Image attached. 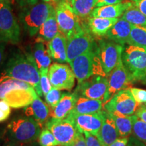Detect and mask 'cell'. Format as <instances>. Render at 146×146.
<instances>
[{
    "instance_id": "cell-1",
    "label": "cell",
    "mask_w": 146,
    "mask_h": 146,
    "mask_svg": "<svg viewBox=\"0 0 146 146\" xmlns=\"http://www.w3.org/2000/svg\"><path fill=\"white\" fill-rule=\"evenodd\" d=\"M0 76L29 83L35 89L38 96H43L40 86L39 70L31 54L14 53L8 60Z\"/></svg>"
},
{
    "instance_id": "cell-2",
    "label": "cell",
    "mask_w": 146,
    "mask_h": 146,
    "mask_svg": "<svg viewBox=\"0 0 146 146\" xmlns=\"http://www.w3.org/2000/svg\"><path fill=\"white\" fill-rule=\"evenodd\" d=\"M41 126L33 118L18 117L8 124L5 136L8 141L26 144L34 142L39 137Z\"/></svg>"
},
{
    "instance_id": "cell-3",
    "label": "cell",
    "mask_w": 146,
    "mask_h": 146,
    "mask_svg": "<svg viewBox=\"0 0 146 146\" xmlns=\"http://www.w3.org/2000/svg\"><path fill=\"white\" fill-rule=\"evenodd\" d=\"M78 84L94 75L106 76L99 57L98 46L69 62Z\"/></svg>"
},
{
    "instance_id": "cell-4",
    "label": "cell",
    "mask_w": 146,
    "mask_h": 146,
    "mask_svg": "<svg viewBox=\"0 0 146 146\" xmlns=\"http://www.w3.org/2000/svg\"><path fill=\"white\" fill-rule=\"evenodd\" d=\"M123 62L133 83L146 81V48L128 44L124 47Z\"/></svg>"
},
{
    "instance_id": "cell-5",
    "label": "cell",
    "mask_w": 146,
    "mask_h": 146,
    "mask_svg": "<svg viewBox=\"0 0 146 146\" xmlns=\"http://www.w3.org/2000/svg\"><path fill=\"white\" fill-rule=\"evenodd\" d=\"M54 7L50 3L43 1L23 8L20 19L24 29L29 36L35 35L39 32Z\"/></svg>"
},
{
    "instance_id": "cell-6",
    "label": "cell",
    "mask_w": 146,
    "mask_h": 146,
    "mask_svg": "<svg viewBox=\"0 0 146 146\" xmlns=\"http://www.w3.org/2000/svg\"><path fill=\"white\" fill-rule=\"evenodd\" d=\"M55 10L60 32L66 39L83 29L85 24L81 23V18L75 13L70 3L60 0L55 5Z\"/></svg>"
},
{
    "instance_id": "cell-7",
    "label": "cell",
    "mask_w": 146,
    "mask_h": 146,
    "mask_svg": "<svg viewBox=\"0 0 146 146\" xmlns=\"http://www.w3.org/2000/svg\"><path fill=\"white\" fill-rule=\"evenodd\" d=\"M21 39V27L11 5L0 2V43L17 44Z\"/></svg>"
},
{
    "instance_id": "cell-8",
    "label": "cell",
    "mask_w": 146,
    "mask_h": 146,
    "mask_svg": "<svg viewBox=\"0 0 146 146\" xmlns=\"http://www.w3.org/2000/svg\"><path fill=\"white\" fill-rule=\"evenodd\" d=\"M45 127L54 134L59 145L64 146L70 144L81 133L70 115L63 119L50 118L45 123Z\"/></svg>"
},
{
    "instance_id": "cell-9",
    "label": "cell",
    "mask_w": 146,
    "mask_h": 146,
    "mask_svg": "<svg viewBox=\"0 0 146 146\" xmlns=\"http://www.w3.org/2000/svg\"><path fill=\"white\" fill-rule=\"evenodd\" d=\"M105 110L110 114L133 116L139 108L130 89H123L112 96L104 105Z\"/></svg>"
},
{
    "instance_id": "cell-10",
    "label": "cell",
    "mask_w": 146,
    "mask_h": 146,
    "mask_svg": "<svg viewBox=\"0 0 146 146\" xmlns=\"http://www.w3.org/2000/svg\"><path fill=\"white\" fill-rule=\"evenodd\" d=\"M96 46L87 25H84L82 30L74 34L67 39V58L68 63L74 58Z\"/></svg>"
},
{
    "instance_id": "cell-11",
    "label": "cell",
    "mask_w": 146,
    "mask_h": 146,
    "mask_svg": "<svg viewBox=\"0 0 146 146\" xmlns=\"http://www.w3.org/2000/svg\"><path fill=\"white\" fill-rule=\"evenodd\" d=\"M124 47L113 41H100L98 51L101 63L106 76L123 61Z\"/></svg>"
},
{
    "instance_id": "cell-12",
    "label": "cell",
    "mask_w": 146,
    "mask_h": 146,
    "mask_svg": "<svg viewBox=\"0 0 146 146\" xmlns=\"http://www.w3.org/2000/svg\"><path fill=\"white\" fill-rule=\"evenodd\" d=\"M107 77L108 88L103 99L104 105L118 91L128 88L131 89L133 84L130 74L125 68L123 61L118 64Z\"/></svg>"
},
{
    "instance_id": "cell-13",
    "label": "cell",
    "mask_w": 146,
    "mask_h": 146,
    "mask_svg": "<svg viewBox=\"0 0 146 146\" xmlns=\"http://www.w3.org/2000/svg\"><path fill=\"white\" fill-rule=\"evenodd\" d=\"M48 76L54 88L70 91L74 86L75 75L71 67L64 64L56 62L50 65Z\"/></svg>"
},
{
    "instance_id": "cell-14",
    "label": "cell",
    "mask_w": 146,
    "mask_h": 146,
    "mask_svg": "<svg viewBox=\"0 0 146 146\" xmlns=\"http://www.w3.org/2000/svg\"><path fill=\"white\" fill-rule=\"evenodd\" d=\"M107 88V76L94 75L78 84L74 91L78 96L103 101Z\"/></svg>"
},
{
    "instance_id": "cell-15",
    "label": "cell",
    "mask_w": 146,
    "mask_h": 146,
    "mask_svg": "<svg viewBox=\"0 0 146 146\" xmlns=\"http://www.w3.org/2000/svg\"><path fill=\"white\" fill-rule=\"evenodd\" d=\"M69 115L73 118L80 132H88L95 136H98L104 118V110L91 114Z\"/></svg>"
},
{
    "instance_id": "cell-16",
    "label": "cell",
    "mask_w": 146,
    "mask_h": 146,
    "mask_svg": "<svg viewBox=\"0 0 146 146\" xmlns=\"http://www.w3.org/2000/svg\"><path fill=\"white\" fill-rule=\"evenodd\" d=\"M37 96L33 87L31 89L16 87L8 91L2 100H5L11 108H20L30 105Z\"/></svg>"
},
{
    "instance_id": "cell-17",
    "label": "cell",
    "mask_w": 146,
    "mask_h": 146,
    "mask_svg": "<svg viewBox=\"0 0 146 146\" xmlns=\"http://www.w3.org/2000/svg\"><path fill=\"white\" fill-rule=\"evenodd\" d=\"M25 115L37 122L42 127L48 120L50 115V110L48 106L42 100L39 96L35 98L30 105L24 108Z\"/></svg>"
},
{
    "instance_id": "cell-18",
    "label": "cell",
    "mask_w": 146,
    "mask_h": 146,
    "mask_svg": "<svg viewBox=\"0 0 146 146\" xmlns=\"http://www.w3.org/2000/svg\"><path fill=\"white\" fill-rule=\"evenodd\" d=\"M133 25L126 20L120 18L110 29L106 36L110 41L124 46L128 44Z\"/></svg>"
},
{
    "instance_id": "cell-19",
    "label": "cell",
    "mask_w": 146,
    "mask_h": 146,
    "mask_svg": "<svg viewBox=\"0 0 146 146\" xmlns=\"http://www.w3.org/2000/svg\"><path fill=\"white\" fill-rule=\"evenodd\" d=\"M66 49L67 39L61 32L47 43V50L50 57L58 63H68Z\"/></svg>"
},
{
    "instance_id": "cell-20",
    "label": "cell",
    "mask_w": 146,
    "mask_h": 146,
    "mask_svg": "<svg viewBox=\"0 0 146 146\" xmlns=\"http://www.w3.org/2000/svg\"><path fill=\"white\" fill-rule=\"evenodd\" d=\"M75 91L73 93L63 92L58 104L52 108V118L63 119L66 118L74 108L78 98Z\"/></svg>"
},
{
    "instance_id": "cell-21",
    "label": "cell",
    "mask_w": 146,
    "mask_h": 146,
    "mask_svg": "<svg viewBox=\"0 0 146 146\" xmlns=\"http://www.w3.org/2000/svg\"><path fill=\"white\" fill-rule=\"evenodd\" d=\"M132 1L119 3L116 4L104 5L95 8L91 12L90 16L106 18H116L122 16L128 9L133 6Z\"/></svg>"
},
{
    "instance_id": "cell-22",
    "label": "cell",
    "mask_w": 146,
    "mask_h": 146,
    "mask_svg": "<svg viewBox=\"0 0 146 146\" xmlns=\"http://www.w3.org/2000/svg\"><path fill=\"white\" fill-rule=\"evenodd\" d=\"M119 133L110 114L104 110V118L98 137L105 146H109L118 138Z\"/></svg>"
},
{
    "instance_id": "cell-23",
    "label": "cell",
    "mask_w": 146,
    "mask_h": 146,
    "mask_svg": "<svg viewBox=\"0 0 146 146\" xmlns=\"http://www.w3.org/2000/svg\"><path fill=\"white\" fill-rule=\"evenodd\" d=\"M87 19V26L89 31L97 36H105L118 21V18H106L94 16H89Z\"/></svg>"
},
{
    "instance_id": "cell-24",
    "label": "cell",
    "mask_w": 146,
    "mask_h": 146,
    "mask_svg": "<svg viewBox=\"0 0 146 146\" xmlns=\"http://www.w3.org/2000/svg\"><path fill=\"white\" fill-rule=\"evenodd\" d=\"M45 43L46 42L37 37L31 54L39 70L49 68L52 63V58L49 54L47 45H45Z\"/></svg>"
},
{
    "instance_id": "cell-25",
    "label": "cell",
    "mask_w": 146,
    "mask_h": 146,
    "mask_svg": "<svg viewBox=\"0 0 146 146\" xmlns=\"http://www.w3.org/2000/svg\"><path fill=\"white\" fill-rule=\"evenodd\" d=\"M103 106V101L101 100H93L79 96L70 114L78 115L98 112L102 110Z\"/></svg>"
},
{
    "instance_id": "cell-26",
    "label": "cell",
    "mask_w": 146,
    "mask_h": 146,
    "mask_svg": "<svg viewBox=\"0 0 146 146\" xmlns=\"http://www.w3.org/2000/svg\"><path fill=\"white\" fill-rule=\"evenodd\" d=\"M60 33L59 27L56 19L55 7L51 11L50 16L47 18L38 32V38L45 42H49Z\"/></svg>"
},
{
    "instance_id": "cell-27",
    "label": "cell",
    "mask_w": 146,
    "mask_h": 146,
    "mask_svg": "<svg viewBox=\"0 0 146 146\" xmlns=\"http://www.w3.org/2000/svg\"><path fill=\"white\" fill-rule=\"evenodd\" d=\"M110 115L114 120L120 137H127L132 134L133 126V116H125L116 114H110Z\"/></svg>"
},
{
    "instance_id": "cell-28",
    "label": "cell",
    "mask_w": 146,
    "mask_h": 146,
    "mask_svg": "<svg viewBox=\"0 0 146 146\" xmlns=\"http://www.w3.org/2000/svg\"><path fill=\"white\" fill-rule=\"evenodd\" d=\"M96 0H71L70 3L75 13L81 19L89 17L96 7Z\"/></svg>"
},
{
    "instance_id": "cell-29",
    "label": "cell",
    "mask_w": 146,
    "mask_h": 146,
    "mask_svg": "<svg viewBox=\"0 0 146 146\" xmlns=\"http://www.w3.org/2000/svg\"><path fill=\"white\" fill-rule=\"evenodd\" d=\"M128 44L146 48V26L133 25Z\"/></svg>"
},
{
    "instance_id": "cell-30",
    "label": "cell",
    "mask_w": 146,
    "mask_h": 146,
    "mask_svg": "<svg viewBox=\"0 0 146 146\" xmlns=\"http://www.w3.org/2000/svg\"><path fill=\"white\" fill-rule=\"evenodd\" d=\"M121 18L126 20L132 25L146 26V16L134 5L128 9L122 15Z\"/></svg>"
},
{
    "instance_id": "cell-31",
    "label": "cell",
    "mask_w": 146,
    "mask_h": 146,
    "mask_svg": "<svg viewBox=\"0 0 146 146\" xmlns=\"http://www.w3.org/2000/svg\"><path fill=\"white\" fill-rule=\"evenodd\" d=\"M133 135L146 145V123L142 121L136 115H133Z\"/></svg>"
},
{
    "instance_id": "cell-32",
    "label": "cell",
    "mask_w": 146,
    "mask_h": 146,
    "mask_svg": "<svg viewBox=\"0 0 146 146\" xmlns=\"http://www.w3.org/2000/svg\"><path fill=\"white\" fill-rule=\"evenodd\" d=\"M38 139L40 146H58L59 145L54 134L46 127L41 131Z\"/></svg>"
},
{
    "instance_id": "cell-33",
    "label": "cell",
    "mask_w": 146,
    "mask_h": 146,
    "mask_svg": "<svg viewBox=\"0 0 146 146\" xmlns=\"http://www.w3.org/2000/svg\"><path fill=\"white\" fill-rule=\"evenodd\" d=\"M62 93L60 89L52 87L47 94L45 96V100L47 105L53 108L58 104L61 98Z\"/></svg>"
},
{
    "instance_id": "cell-34",
    "label": "cell",
    "mask_w": 146,
    "mask_h": 146,
    "mask_svg": "<svg viewBox=\"0 0 146 146\" xmlns=\"http://www.w3.org/2000/svg\"><path fill=\"white\" fill-rule=\"evenodd\" d=\"M48 68H41L40 72V86H41L42 93L43 96H45L52 89V84L50 83V78L48 76Z\"/></svg>"
},
{
    "instance_id": "cell-35",
    "label": "cell",
    "mask_w": 146,
    "mask_h": 146,
    "mask_svg": "<svg viewBox=\"0 0 146 146\" xmlns=\"http://www.w3.org/2000/svg\"><path fill=\"white\" fill-rule=\"evenodd\" d=\"M130 91L134 99L139 104H145L146 103V90L137 87H131Z\"/></svg>"
},
{
    "instance_id": "cell-36",
    "label": "cell",
    "mask_w": 146,
    "mask_h": 146,
    "mask_svg": "<svg viewBox=\"0 0 146 146\" xmlns=\"http://www.w3.org/2000/svg\"><path fill=\"white\" fill-rule=\"evenodd\" d=\"M83 135L85 138L86 146H105L98 137L88 132H83Z\"/></svg>"
},
{
    "instance_id": "cell-37",
    "label": "cell",
    "mask_w": 146,
    "mask_h": 146,
    "mask_svg": "<svg viewBox=\"0 0 146 146\" xmlns=\"http://www.w3.org/2000/svg\"><path fill=\"white\" fill-rule=\"evenodd\" d=\"M67 146H86L85 138L83 135V133H78V135L74 139V141Z\"/></svg>"
},
{
    "instance_id": "cell-38",
    "label": "cell",
    "mask_w": 146,
    "mask_h": 146,
    "mask_svg": "<svg viewBox=\"0 0 146 146\" xmlns=\"http://www.w3.org/2000/svg\"><path fill=\"white\" fill-rule=\"evenodd\" d=\"M135 115L142 121L146 123V106L144 104L139 106L135 112Z\"/></svg>"
},
{
    "instance_id": "cell-39",
    "label": "cell",
    "mask_w": 146,
    "mask_h": 146,
    "mask_svg": "<svg viewBox=\"0 0 146 146\" xmlns=\"http://www.w3.org/2000/svg\"><path fill=\"white\" fill-rule=\"evenodd\" d=\"M96 7H101L104 5H113L121 3L123 0H96Z\"/></svg>"
},
{
    "instance_id": "cell-40",
    "label": "cell",
    "mask_w": 146,
    "mask_h": 146,
    "mask_svg": "<svg viewBox=\"0 0 146 146\" xmlns=\"http://www.w3.org/2000/svg\"><path fill=\"white\" fill-rule=\"evenodd\" d=\"M16 1L18 5L22 8L31 6L38 2V0H16Z\"/></svg>"
},
{
    "instance_id": "cell-41",
    "label": "cell",
    "mask_w": 146,
    "mask_h": 146,
    "mask_svg": "<svg viewBox=\"0 0 146 146\" xmlns=\"http://www.w3.org/2000/svg\"><path fill=\"white\" fill-rule=\"evenodd\" d=\"M127 146H146V145L143 142L141 141L134 135H133L129 137Z\"/></svg>"
},
{
    "instance_id": "cell-42",
    "label": "cell",
    "mask_w": 146,
    "mask_h": 146,
    "mask_svg": "<svg viewBox=\"0 0 146 146\" xmlns=\"http://www.w3.org/2000/svg\"><path fill=\"white\" fill-rule=\"evenodd\" d=\"M129 137H127L118 138L116 141L113 142L109 146H127L128 142H129Z\"/></svg>"
},
{
    "instance_id": "cell-43",
    "label": "cell",
    "mask_w": 146,
    "mask_h": 146,
    "mask_svg": "<svg viewBox=\"0 0 146 146\" xmlns=\"http://www.w3.org/2000/svg\"><path fill=\"white\" fill-rule=\"evenodd\" d=\"M134 5L146 16V0H137L134 3Z\"/></svg>"
},
{
    "instance_id": "cell-44",
    "label": "cell",
    "mask_w": 146,
    "mask_h": 146,
    "mask_svg": "<svg viewBox=\"0 0 146 146\" xmlns=\"http://www.w3.org/2000/svg\"><path fill=\"white\" fill-rule=\"evenodd\" d=\"M11 112L4 110L2 108H0V123H2L6 120L10 116Z\"/></svg>"
},
{
    "instance_id": "cell-45",
    "label": "cell",
    "mask_w": 146,
    "mask_h": 146,
    "mask_svg": "<svg viewBox=\"0 0 146 146\" xmlns=\"http://www.w3.org/2000/svg\"><path fill=\"white\" fill-rule=\"evenodd\" d=\"M5 50V43H0V65L2 63L3 58H4Z\"/></svg>"
},
{
    "instance_id": "cell-46",
    "label": "cell",
    "mask_w": 146,
    "mask_h": 146,
    "mask_svg": "<svg viewBox=\"0 0 146 146\" xmlns=\"http://www.w3.org/2000/svg\"><path fill=\"white\" fill-rule=\"evenodd\" d=\"M24 144L22 143H15V142H12V141H8L6 144H5L3 146H23Z\"/></svg>"
},
{
    "instance_id": "cell-47",
    "label": "cell",
    "mask_w": 146,
    "mask_h": 146,
    "mask_svg": "<svg viewBox=\"0 0 146 146\" xmlns=\"http://www.w3.org/2000/svg\"><path fill=\"white\" fill-rule=\"evenodd\" d=\"M60 1V0H43V1H44V2L49 3H50V4H52V5H56Z\"/></svg>"
},
{
    "instance_id": "cell-48",
    "label": "cell",
    "mask_w": 146,
    "mask_h": 146,
    "mask_svg": "<svg viewBox=\"0 0 146 146\" xmlns=\"http://www.w3.org/2000/svg\"><path fill=\"white\" fill-rule=\"evenodd\" d=\"M13 0H0V2L7 3L8 5H11V3H12Z\"/></svg>"
},
{
    "instance_id": "cell-49",
    "label": "cell",
    "mask_w": 146,
    "mask_h": 146,
    "mask_svg": "<svg viewBox=\"0 0 146 146\" xmlns=\"http://www.w3.org/2000/svg\"><path fill=\"white\" fill-rule=\"evenodd\" d=\"M63 1H68V2H69V3H70V1H71V0H63Z\"/></svg>"
},
{
    "instance_id": "cell-50",
    "label": "cell",
    "mask_w": 146,
    "mask_h": 146,
    "mask_svg": "<svg viewBox=\"0 0 146 146\" xmlns=\"http://www.w3.org/2000/svg\"><path fill=\"white\" fill-rule=\"evenodd\" d=\"M131 1H133V3H134L135 2V1H137V0H131Z\"/></svg>"
},
{
    "instance_id": "cell-51",
    "label": "cell",
    "mask_w": 146,
    "mask_h": 146,
    "mask_svg": "<svg viewBox=\"0 0 146 146\" xmlns=\"http://www.w3.org/2000/svg\"><path fill=\"white\" fill-rule=\"evenodd\" d=\"M59 146H64V145H59Z\"/></svg>"
},
{
    "instance_id": "cell-52",
    "label": "cell",
    "mask_w": 146,
    "mask_h": 146,
    "mask_svg": "<svg viewBox=\"0 0 146 146\" xmlns=\"http://www.w3.org/2000/svg\"><path fill=\"white\" fill-rule=\"evenodd\" d=\"M145 106H146V103H145Z\"/></svg>"
},
{
    "instance_id": "cell-53",
    "label": "cell",
    "mask_w": 146,
    "mask_h": 146,
    "mask_svg": "<svg viewBox=\"0 0 146 146\" xmlns=\"http://www.w3.org/2000/svg\"><path fill=\"white\" fill-rule=\"evenodd\" d=\"M145 84H146V81H145Z\"/></svg>"
}]
</instances>
